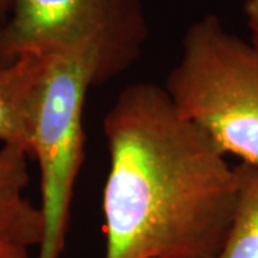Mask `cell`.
Returning a JSON list of instances; mask_svg holds the SVG:
<instances>
[{"instance_id": "obj_1", "label": "cell", "mask_w": 258, "mask_h": 258, "mask_svg": "<svg viewBox=\"0 0 258 258\" xmlns=\"http://www.w3.org/2000/svg\"><path fill=\"white\" fill-rule=\"evenodd\" d=\"M105 258H217L237 203V174L164 86L131 83L105 113Z\"/></svg>"}, {"instance_id": "obj_2", "label": "cell", "mask_w": 258, "mask_h": 258, "mask_svg": "<svg viewBox=\"0 0 258 258\" xmlns=\"http://www.w3.org/2000/svg\"><path fill=\"white\" fill-rule=\"evenodd\" d=\"M164 89L225 155L258 166V49L208 13L182 36Z\"/></svg>"}, {"instance_id": "obj_3", "label": "cell", "mask_w": 258, "mask_h": 258, "mask_svg": "<svg viewBox=\"0 0 258 258\" xmlns=\"http://www.w3.org/2000/svg\"><path fill=\"white\" fill-rule=\"evenodd\" d=\"M32 131V158L40 171L43 238L37 258H60L76 178L83 162V108L99 81L93 45L47 55Z\"/></svg>"}, {"instance_id": "obj_4", "label": "cell", "mask_w": 258, "mask_h": 258, "mask_svg": "<svg viewBox=\"0 0 258 258\" xmlns=\"http://www.w3.org/2000/svg\"><path fill=\"white\" fill-rule=\"evenodd\" d=\"M148 36L141 0H10L0 25V62L93 45L103 85L138 60Z\"/></svg>"}, {"instance_id": "obj_5", "label": "cell", "mask_w": 258, "mask_h": 258, "mask_svg": "<svg viewBox=\"0 0 258 258\" xmlns=\"http://www.w3.org/2000/svg\"><path fill=\"white\" fill-rule=\"evenodd\" d=\"M46 56H20L0 62V142L26 149L32 158V131Z\"/></svg>"}, {"instance_id": "obj_6", "label": "cell", "mask_w": 258, "mask_h": 258, "mask_svg": "<svg viewBox=\"0 0 258 258\" xmlns=\"http://www.w3.org/2000/svg\"><path fill=\"white\" fill-rule=\"evenodd\" d=\"M26 149L0 148V241L19 247H39L43 238V217L25 197L29 184Z\"/></svg>"}, {"instance_id": "obj_7", "label": "cell", "mask_w": 258, "mask_h": 258, "mask_svg": "<svg viewBox=\"0 0 258 258\" xmlns=\"http://www.w3.org/2000/svg\"><path fill=\"white\" fill-rule=\"evenodd\" d=\"M235 174V211L217 258H258V166L240 162Z\"/></svg>"}, {"instance_id": "obj_8", "label": "cell", "mask_w": 258, "mask_h": 258, "mask_svg": "<svg viewBox=\"0 0 258 258\" xmlns=\"http://www.w3.org/2000/svg\"><path fill=\"white\" fill-rule=\"evenodd\" d=\"M242 12L249 32V42L258 49V0H244Z\"/></svg>"}, {"instance_id": "obj_9", "label": "cell", "mask_w": 258, "mask_h": 258, "mask_svg": "<svg viewBox=\"0 0 258 258\" xmlns=\"http://www.w3.org/2000/svg\"><path fill=\"white\" fill-rule=\"evenodd\" d=\"M0 258H29V249L0 241Z\"/></svg>"}, {"instance_id": "obj_10", "label": "cell", "mask_w": 258, "mask_h": 258, "mask_svg": "<svg viewBox=\"0 0 258 258\" xmlns=\"http://www.w3.org/2000/svg\"><path fill=\"white\" fill-rule=\"evenodd\" d=\"M10 12V0H0V25L6 20Z\"/></svg>"}]
</instances>
